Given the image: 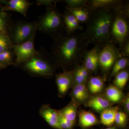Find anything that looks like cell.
<instances>
[{
	"instance_id": "1f68e13d",
	"label": "cell",
	"mask_w": 129,
	"mask_h": 129,
	"mask_svg": "<svg viewBox=\"0 0 129 129\" xmlns=\"http://www.w3.org/2000/svg\"><path fill=\"white\" fill-rule=\"evenodd\" d=\"M60 1L56 0H37V4L38 5H44L47 8L56 7V5Z\"/></svg>"
},
{
	"instance_id": "484cf974",
	"label": "cell",
	"mask_w": 129,
	"mask_h": 129,
	"mask_svg": "<svg viewBox=\"0 0 129 129\" xmlns=\"http://www.w3.org/2000/svg\"><path fill=\"white\" fill-rule=\"evenodd\" d=\"M14 56L12 49L6 50L0 53V64L5 68L8 66L14 65Z\"/></svg>"
},
{
	"instance_id": "7c38bea8",
	"label": "cell",
	"mask_w": 129,
	"mask_h": 129,
	"mask_svg": "<svg viewBox=\"0 0 129 129\" xmlns=\"http://www.w3.org/2000/svg\"><path fill=\"white\" fill-rule=\"evenodd\" d=\"M39 113L51 127L55 129H62L58 123V111L52 108L49 104L42 105Z\"/></svg>"
},
{
	"instance_id": "e575fe53",
	"label": "cell",
	"mask_w": 129,
	"mask_h": 129,
	"mask_svg": "<svg viewBox=\"0 0 129 129\" xmlns=\"http://www.w3.org/2000/svg\"><path fill=\"white\" fill-rule=\"evenodd\" d=\"M101 129H117L116 128L114 127H108V128H106Z\"/></svg>"
},
{
	"instance_id": "f1b7e54d",
	"label": "cell",
	"mask_w": 129,
	"mask_h": 129,
	"mask_svg": "<svg viewBox=\"0 0 129 129\" xmlns=\"http://www.w3.org/2000/svg\"><path fill=\"white\" fill-rule=\"evenodd\" d=\"M64 1L68 7L82 8L87 7L88 0H65Z\"/></svg>"
},
{
	"instance_id": "d6986e66",
	"label": "cell",
	"mask_w": 129,
	"mask_h": 129,
	"mask_svg": "<svg viewBox=\"0 0 129 129\" xmlns=\"http://www.w3.org/2000/svg\"><path fill=\"white\" fill-rule=\"evenodd\" d=\"M118 106L111 107L101 112L100 121L102 124L111 127L114 123L116 113L119 111Z\"/></svg>"
},
{
	"instance_id": "cb8c5ba5",
	"label": "cell",
	"mask_w": 129,
	"mask_h": 129,
	"mask_svg": "<svg viewBox=\"0 0 129 129\" xmlns=\"http://www.w3.org/2000/svg\"><path fill=\"white\" fill-rule=\"evenodd\" d=\"M129 58L122 56L119 58L116 62L111 69L109 75V79H111L122 70L126 69L128 66Z\"/></svg>"
},
{
	"instance_id": "4316f807",
	"label": "cell",
	"mask_w": 129,
	"mask_h": 129,
	"mask_svg": "<svg viewBox=\"0 0 129 129\" xmlns=\"http://www.w3.org/2000/svg\"><path fill=\"white\" fill-rule=\"evenodd\" d=\"M13 24V23L10 21L7 14L0 10V32L8 35Z\"/></svg>"
},
{
	"instance_id": "2e32d148",
	"label": "cell",
	"mask_w": 129,
	"mask_h": 129,
	"mask_svg": "<svg viewBox=\"0 0 129 129\" xmlns=\"http://www.w3.org/2000/svg\"><path fill=\"white\" fill-rule=\"evenodd\" d=\"M73 83L72 87L78 85L86 84L90 77V74L83 64H77L73 70Z\"/></svg>"
},
{
	"instance_id": "836d02e7",
	"label": "cell",
	"mask_w": 129,
	"mask_h": 129,
	"mask_svg": "<svg viewBox=\"0 0 129 129\" xmlns=\"http://www.w3.org/2000/svg\"><path fill=\"white\" fill-rule=\"evenodd\" d=\"M123 104L125 111L127 114L129 113V96L128 94L123 98Z\"/></svg>"
},
{
	"instance_id": "9a60e30c",
	"label": "cell",
	"mask_w": 129,
	"mask_h": 129,
	"mask_svg": "<svg viewBox=\"0 0 129 129\" xmlns=\"http://www.w3.org/2000/svg\"><path fill=\"white\" fill-rule=\"evenodd\" d=\"M112 103L105 96L97 95L91 96L85 104L87 107L100 113L106 109L112 107Z\"/></svg>"
},
{
	"instance_id": "d4e9b609",
	"label": "cell",
	"mask_w": 129,
	"mask_h": 129,
	"mask_svg": "<svg viewBox=\"0 0 129 129\" xmlns=\"http://www.w3.org/2000/svg\"><path fill=\"white\" fill-rule=\"evenodd\" d=\"M114 76L115 79L113 81L114 85L121 90L125 86L128 80V71L126 69L118 73Z\"/></svg>"
},
{
	"instance_id": "83f0119b",
	"label": "cell",
	"mask_w": 129,
	"mask_h": 129,
	"mask_svg": "<svg viewBox=\"0 0 129 129\" xmlns=\"http://www.w3.org/2000/svg\"><path fill=\"white\" fill-rule=\"evenodd\" d=\"M13 45L7 35L0 33V53L6 50L12 49Z\"/></svg>"
},
{
	"instance_id": "44dd1931",
	"label": "cell",
	"mask_w": 129,
	"mask_h": 129,
	"mask_svg": "<svg viewBox=\"0 0 129 129\" xmlns=\"http://www.w3.org/2000/svg\"><path fill=\"white\" fill-rule=\"evenodd\" d=\"M79 106V105L72 100L66 107L58 111L64 117L75 124Z\"/></svg>"
},
{
	"instance_id": "30bf717a",
	"label": "cell",
	"mask_w": 129,
	"mask_h": 129,
	"mask_svg": "<svg viewBox=\"0 0 129 129\" xmlns=\"http://www.w3.org/2000/svg\"><path fill=\"white\" fill-rule=\"evenodd\" d=\"M102 46L95 45L90 50H88L83 56L82 64L90 74L96 73L99 68V53Z\"/></svg>"
},
{
	"instance_id": "8d00e7d4",
	"label": "cell",
	"mask_w": 129,
	"mask_h": 129,
	"mask_svg": "<svg viewBox=\"0 0 129 129\" xmlns=\"http://www.w3.org/2000/svg\"><path fill=\"white\" fill-rule=\"evenodd\" d=\"M0 33H1V32H0Z\"/></svg>"
},
{
	"instance_id": "52a82bcc",
	"label": "cell",
	"mask_w": 129,
	"mask_h": 129,
	"mask_svg": "<svg viewBox=\"0 0 129 129\" xmlns=\"http://www.w3.org/2000/svg\"><path fill=\"white\" fill-rule=\"evenodd\" d=\"M37 30V22L21 21L13 24L8 36L13 45H18L35 35Z\"/></svg>"
},
{
	"instance_id": "4fadbf2b",
	"label": "cell",
	"mask_w": 129,
	"mask_h": 129,
	"mask_svg": "<svg viewBox=\"0 0 129 129\" xmlns=\"http://www.w3.org/2000/svg\"><path fill=\"white\" fill-rule=\"evenodd\" d=\"M3 3L5 5L3 9V10L17 12L26 18H27L28 9L32 5L26 0H9L4 1Z\"/></svg>"
},
{
	"instance_id": "d6a6232c",
	"label": "cell",
	"mask_w": 129,
	"mask_h": 129,
	"mask_svg": "<svg viewBox=\"0 0 129 129\" xmlns=\"http://www.w3.org/2000/svg\"><path fill=\"white\" fill-rule=\"evenodd\" d=\"M121 52L123 56L129 57V39L124 44L121 50Z\"/></svg>"
},
{
	"instance_id": "8fae6325",
	"label": "cell",
	"mask_w": 129,
	"mask_h": 129,
	"mask_svg": "<svg viewBox=\"0 0 129 129\" xmlns=\"http://www.w3.org/2000/svg\"><path fill=\"white\" fill-rule=\"evenodd\" d=\"M56 83L57 86L58 96L62 98L65 96L73 83V70L63 71L56 76Z\"/></svg>"
},
{
	"instance_id": "3957f363",
	"label": "cell",
	"mask_w": 129,
	"mask_h": 129,
	"mask_svg": "<svg viewBox=\"0 0 129 129\" xmlns=\"http://www.w3.org/2000/svg\"><path fill=\"white\" fill-rule=\"evenodd\" d=\"M39 18L37 30L49 35L53 39L65 32L62 14H60L56 7L47 8L46 13Z\"/></svg>"
},
{
	"instance_id": "8992f818",
	"label": "cell",
	"mask_w": 129,
	"mask_h": 129,
	"mask_svg": "<svg viewBox=\"0 0 129 129\" xmlns=\"http://www.w3.org/2000/svg\"><path fill=\"white\" fill-rule=\"evenodd\" d=\"M115 13L110 31V39L114 44H117L121 50L129 39V18L120 13Z\"/></svg>"
},
{
	"instance_id": "7402d4cb",
	"label": "cell",
	"mask_w": 129,
	"mask_h": 129,
	"mask_svg": "<svg viewBox=\"0 0 129 129\" xmlns=\"http://www.w3.org/2000/svg\"><path fill=\"white\" fill-rule=\"evenodd\" d=\"M66 11L75 17L80 23H86L89 17L90 10L88 8H71L66 6Z\"/></svg>"
},
{
	"instance_id": "5b68a950",
	"label": "cell",
	"mask_w": 129,
	"mask_h": 129,
	"mask_svg": "<svg viewBox=\"0 0 129 129\" xmlns=\"http://www.w3.org/2000/svg\"><path fill=\"white\" fill-rule=\"evenodd\" d=\"M122 56L120 51L111 41L103 46L99 57V68L103 78L106 79L115 62Z\"/></svg>"
},
{
	"instance_id": "ac0fdd59",
	"label": "cell",
	"mask_w": 129,
	"mask_h": 129,
	"mask_svg": "<svg viewBox=\"0 0 129 129\" xmlns=\"http://www.w3.org/2000/svg\"><path fill=\"white\" fill-rule=\"evenodd\" d=\"M99 121L94 114L86 111H81L79 114V124L82 129H86L97 124Z\"/></svg>"
},
{
	"instance_id": "9c48e42d",
	"label": "cell",
	"mask_w": 129,
	"mask_h": 129,
	"mask_svg": "<svg viewBox=\"0 0 129 129\" xmlns=\"http://www.w3.org/2000/svg\"><path fill=\"white\" fill-rule=\"evenodd\" d=\"M35 35L22 44L13 45L12 50L16 56L14 65H21L29 60L39 52L35 48Z\"/></svg>"
},
{
	"instance_id": "ffe728a7",
	"label": "cell",
	"mask_w": 129,
	"mask_h": 129,
	"mask_svg": "<svg viewBox=\"0 0 129 129\" xmlns=\"http://www.w3.org/2000/svg\"><path fill=\"white\" fill-rule=\"evenodd\" d=\"M105 80L102 76L90 77L87 82V87L90 93L95 95L101 92L104 88Z\"/></svg>"
},
{
	"instance_id": "7a4b0ae2",
	"label": "cell",
	"mask_w": 129,
	"mask_h": 129,
	"mask_svg": "<svg viewBox=\"0 0 129 129\" xmlns=\"http://www.w3.org/2000/svg\"><path fill=\"white\" fill-rule=\"evenodd\" d=\"M90 10L86 28L83 33L90 44L103 46L111 41L110 31L115 12L104 9Z\"/></svg>"
},
{
	"instance_id": "603a6c76",
	"label": "cell",
	"mask_w": 129,
	"mask_h": 129,
	"mask_svg": "<svg viewBox=\"0 0 129 129\" xmlns=\"http://www.w3.org/2000/svg\"><path fill=\"white\" fill-rule=\"evenodd\" d=\"M105 97L112 103L120 102L123 98V94L121 90L114 85H110L106 89Z\"/></svg>"
},
{
	"instance_id": "6da1fadb",
	"label": "cell",
	"mask_w": 129,
	"mask_h": 129,
	"mask_svg": "<svg viewBox=\"0 0 129 129\" xmlns=\"http://www.w3.org/2000/svg\"><path fill=\"white\" fill-rule=\"evenodd\" d=\"M51 56L64 71L82 62L89 42L83 32H64L54 39Z\"/></svg>"
},
{
	"instance_id": "f546056e",
	"label": "cell",
	"mask_w": 129,
	"mask_h": 129,
	"mask_svg": "<svg viewBox=\"0 0 129 129\" xmlns=\"http://www.w3.org/2000/svg\"><path fill=\"white\" fill-rule=\"evenodd\" d=\"M127 114L124 112L118 111L115 115L114 122L116 125L119 127L124 128L127 124Z\"/></svg>"
},
{
	"instance_id": "ba28073f",
	"label": "cell",
	"mask_w": 129,
	"mask_h": 129,
	"mask_svg": "<svg viewBox=\"0 0 129 129\" xmlns=\"http://www.w3.org/2000/svg\"><path fill=\"white\" fill-rule=\"evenodd\" d=\"M87 8L90 9H104L129 14V2L120 0H88Z\"/></svg>"
},
{
	"instance_id": "e0dca14e",
	"label": "cell",
	"mask_w": 129,
	"mask_h": 129,
	"mask_svg": "<svg viewBox=\"0 0 129 129\" xmlns=\"http://www.w3.org/2000/svg\"><path fill=\"white\" fill-rule=\"evenodd\" d=\"M64 21L65 31L68 34L83 30L84 27L81 23L72 14L66 11L62 14Z\"/></svg>"
},
{
	"instance_id": "5bb4252c",
	"label": "cell",
	"mask_w": 129,
	"mask_h": 129,
	"mask_svg": "<svg viewBox=\"0 0 129 129\" xmlns=\"http://www.w3.org/2000/svg\"><path fill=\"white\" fill-rule=\"evenodd\" d=\"M70 93L72 101L80 105L86 103L90 95L85 84L78 85L72 87Z\"/></svg>"
},
{
	"instance_id": "d590c367",
	"label": "cell",
	"mask_w": 129,
	"mask_h": 129,
	"mask_svg": "<svg viewBox=\"0 0 129 129\" xmlns=\"http://www.w3.org/2000/svg\"><path fill=\"white\" fill-rule=\"evenodd\" d=\"M4 69H5V68H4V67H3L2 65L0 64V70H1Z\"/></svg>"
},
{
	"instance_id": "277c9868",
	"label": "cell",
	"mask_w": 129,
	"mask_h": 129,
	"mask_svg": "<svg viewBox=\"0 0 129 129\" xmlns=\"http://www.w3.org/2000/svg\"><path fill=\"white\" fill-rule=\"evenodd\" d=\"M46 56L39 52L29 60L20 65H22L24 70L34 75L41 76H53L55 72L54 66Z\"/></svg>"
},
{
	"instance_id": "4dcf8cb0",
	"label": "cell",
	"mask_w": 129,
	"mask_h": 129,
	"mask_svg": "<svg viewBox=\"0 0 129 129\" xmlns=\"http://www.w3.org/2000/svg\"><path fill=\"white\" fill-rule=\"evenodd\" d=\"M58 123L62 129H73L75 124L64 117L58 111Z\"/></svg>"
}]
</instances>
